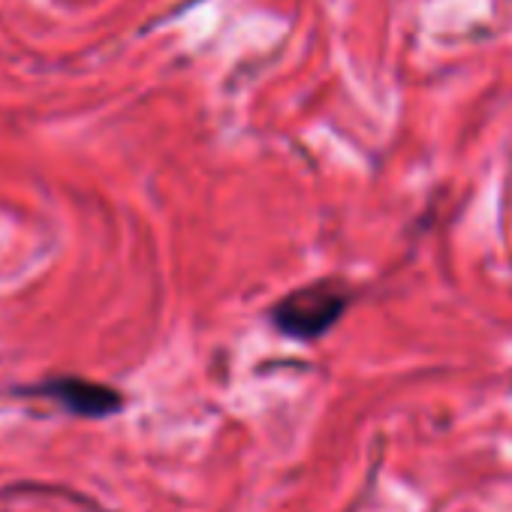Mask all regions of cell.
I'll use <instances>...</instances> for the list:
<instances>
[{
    "instance_id": "obj_2",
    "label": "cell",
    "mask_w": 512,
    "mask_h": 512,
    "mask_svg": "<svg viewBox=\"0 0 512 512\" xmlns=\"http://www.w3.org/2000/svg\"><path fill=\"white\" fill-rule=\"evenodd\" d=\"M31 398H49L55 401L64 413L76 416V419H109L124 407V395L106 383L97 380H85V377H52L46 383H37L31 389H25Z\"/></svg>"
},
{
    "instance_id": "obj_1",
    "label": "cell",
    "mask_w": 512,
    "mask_h": 512,
    "mask_svg": "<svg viewBox=\"0 0 512 512\" xmlns=\"http://www.w3.org/2000/svg\"><path fill=\"white\" fill-rule=\"evenodd\" d=\"M353 299H356V293L347 281L320 278V281L296 287L284 299H278L269 311V320L281 335H287L299 344H314L341 323V317L350 311Z\"/></svg>"
}]
</instances>
